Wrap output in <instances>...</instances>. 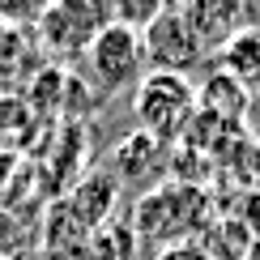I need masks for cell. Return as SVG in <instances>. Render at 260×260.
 <instances>
[{
	"label": "cell",
	"mask_w": 260,
	"mask_h": 260,
	"mask_svg": "<svg viewBox=\"0 0 260 260\" xmlns=\"http://www.w3.org/2000/svg\"><path fill=\"white\" fill-rule=\"evenodd\" d=\"M133 115L154 141H179L197 120V85L175 73H145L133 90Z\"/></svg>",
	"instance_id": "cell-2"
},
{
	"label": "cell",
	"mask_w": 260,
	"mask_h": 260,
	"mask_svg": "<svg viewBox=\"0 0 260 260\" xmlns=\"http://www.w3.org/2000/svg\"><path fill=\"white\" fill-rule=\"evenodd\" d=\"M247 103H252V90H243L235 77H226V73H209V81L197 90V111L213 115V120L231 124V128H243L247 120Z\"/></svg>",
	"instance_id": "cell-8"
},
{
	"label": "cell",
	"mask_w": 260,
	"mask_h": 260,
	"mask_svg": "<svg viewBox=\"0 0 260 260\" xmlns=\"http://www.w3.org/2000/svg\"><path fill=\"white\" fill-rule=\"evenodd\" d=\"M85 239H90V226L69 209V201H56L43 218V252L47 260H81Z\"/></svg>",
	"instance_id": "cell-7"
},
{
	"label": "cell",
	"mask_w": 260,
	"mask_h": 260,
	"mask_svg": "<svg viewBox=\"0 0 260 260\" xmlns=\"http://www.w3.org/2000/svg\"><path fill=\"white\" fill-rule=\"evenodd\" d=\"M252 115H260V90H252V103H247V120Z\"/></svg>",
	"instance_id": "cell-15"
},
{
	"label": "cell",
	"mask_w": 260,
	"mask_h": 260,
	"mask_svg": "<svg viewBox=\"0 0 260 260\" xmlns=\"http://www.w3.org/2000/svg\"><path fill=\"white\" fill-rule=\"evenodd\" d=\"M162 162V141H154L149 133H128L120 145H115V154H111V175L120 179V183H133L141 175H149Z\"/></svg>",
	"instance_id": "cell-11"
},
{
	"label": "cell",
	"mask_w": 260,
	"mask_h": 260,
	"mask_svg": "<svg viewBox=\"0 0 260 260\" xmlns=\"http://www.w3.org/2000/svg\"><path fill=\"white\" fill-rule=\"evenodd\" d=\"M158 260H218V256H209V247L197 243V239H183V243H171V247H162Z\"/></svg>",
	"instance_id": "cell-13"
},
{
	"label": "cell",
	"mask_w": 260,
	"mask_h": 260,
	"mask_svg": "<svg viewBox=\"0 0 260 260\" xmlns=\"http://www.w3.org/2000/svg\"><path fill=\"white\" fill-rule=\"evenodd\" d=\"M141 43H145V64L154 73H175V77H188V69H197L205 60L197 35H192L183 9L162 5L158 17L141 30Z\"/></svg>",
	"instance_id": "cell-4"
},
{
	"label": "cell",
	"mask_w": 260,
	"mask_h": 260,
	"mask_svg": "<svg viewBox=\"0 0 260 260\" xmlns=\"http://www.w3.org/2000/svg\"><path fill=\"white\" fill-rule=\"evenodd\" d=\"M137 247H141L137 231L111 218V222H103V226H94V231H90L81 260H137Z\"/></svg>",
	"instance_id": "cell-12"
},
{
	"label": "cell",
	"mask_w": 260,
	"mask_h": 260,
	"mask_svg": "<svg viewBox=\"0 0 260 260\" xmlns=\"http://www.w3.org/2000/svg\"><path fill=\"white\" fill-rule=\"evenodd\" d=\"M256 179H260V145H256Z\"/></svg>",
	"instance_id": "cell-16"
},
{
	"label": "cell",
	"mask_w": 260,
	"mask_h": 260,
	"mask_svg": "<svg viewBox=\"0 0 260 260\" xmlns=\"http://www.w3.org/2000/svg\"><path fill=\"white\" fill-rule=\"evenodd\" d=\"M239 222L252 231V239H260V188L247 192V205H243V213H239Z\"/></svg>",
	"instance_id": "cell-14"
},
{
	"label": "cell",
	"mask_w": 260,
	"mask_h": 260,
	"mask_svg": "<svg viewBox=\"0 0 260 260\" xmlns=\"http://www.w3.org/2000/svg\"><path fill=\"white\" fill-rule=\"evenodd\" d=\"M218 64L243 90H260V26H243L218 47Z\"/></svg>",
	"instance_id": "cell-10"
},
{
	"label": "cell",
	"mask_w": 260,
	"mask_h": 260,
	"mask_svg": "<svg viewBox=\"0 0 260 260\" xmlns=\"http://www.w3.org/2000/svg\"><path fill=\"white\" fill-rule=\"evenodd\" d=\"M103 26H111V5H51L39 13V35L51 51L60 56H77V51H90L94 35Z\"/></svg>",
	"instance_id": "cell-5"
},
{
	"label": "cell",
	"mask_w": 260,
	"mask_h": 260,
	"mask_svg": "<svg viewBox=\"0 0 260 260\" xmlns=\"http://www.w3.org/2000/svg\"><path fill=\"white\" fill-rule=\"evenodd\" d=\"M64 201H69V209L94 231V226L111 222L115 205H120V179L111 175V167H107V171H85Z\"/></svg>",
	"instance_id": "cell-6"
},
{
	"label": "cell",
	"mask_w": 260,
	"mask_h": 260,
	"mask_svg": "<svg viewBox=\"0 0 260 260\" xmlns=\"http://www.w3.org/2000/svg\"><path fill=\"white\" fill-rule=\"evenodd\" d=\"M183 17H188L192 35H197L201 51H218L235 30H243V5H183Z\"/></svg>",
	"instance_id": "cell-9"
},
{
	"label": "cell",
	"mask_w": 260,
	"mask_h": 260,
	"mask_svg": "<svg viewBox=\"0 0 260 260\" xmlns=\"http://www.w3.org/2000/svg\"><path fill=\"white\" fill-rule=\"evenodd\" d=\"M209 222V192L197 188L188 179H171L162 188L145 192L133 209V231L141 243H158L171 247V243H183Z\"/></svg>",
	"instance_id": "cell-1"
},
{
	"label": "cell",
	"mask_w": 260,
	"mask_h": 260,
	"mask_svg": "<svg viewBox=\"0 0 260 260\" xmlns=\"http://www.w3.org/2000/svg\"><path fill=\"white\" fill-rule=\"evenodd\" d=\"M85 60H90V77L103 94L137 90L141 77H145V43H141V30L120 26V21L103 26L94 35L90 51H85Z\"/></svg>",
	"instance_id": "cell-3"
}]
</instances>
